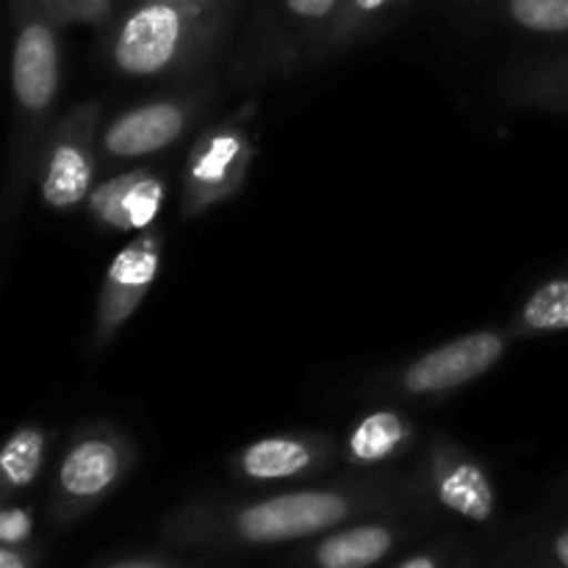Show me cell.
I'll list each match as a JSON object with an SVG mask.
<instances>
[{"instance_id":"17","label":"cell","mask_w":568,"mask_h":568,"mask_svg":"<svg viewBox=\"0 0 568 568\" xmlns=\"http://www.w3.org/2000/svg\"><path fill=\"white\" fill-rule=\"evenodd\" d=\"M399 3L403 0H342L331 28L322 37L320 50L322 53H333V50L347 48L349 42L372 31L383 17L392 14Z\"/></svg>"},{"instance_id":"11","label":"cell","mask_w":568,"mask_h":568,"mask_svg":"<svg viewBox=\"0 0 568 568\" xmlns=\"http://www.w3.org/2000/svg\"><path fill=\"white\" fill-rule=\"evenodd\" d=\"M430 486L442 508L471 525H488L497 514V488L486 466L447 438L430 449Z\"/></svg>"},{"instance_id":"24","label":"cell","mask_w":568,"mask_h":568,"mask_svg":"<svg viewBox=\"0 0 568 568\" xmlns=\"http://www.w3.org/2000/svg\"><path fill=\"white\" fill-rule=\"evenodd\" d=\"M552 560L560 568H568V527H566V530H560L558 536H555V541H552Z\"/></svg>"},{"instance_id":"16","label":"cell","mask_w":568,"mask_h":568,"mask_svg":"<svg viewBox=\"0 0 568 568\" xmlns=\"http://www.w3.org/2000/svg\"><path fill=\"white\" fill-rule=\"evenodd\" d=\"M564 331H568V277H555L525 300L510 336H544Z\"/></svg>"},{"instance_id":"23","label":"cell","mask_w":568,"mask_h":568,"mask_svg":"<svg viewBox=\"0 0 568 568\" xmlns=\"http://www.w3.org/2000/svg\"><path fill=\"white\" fill-rule=\"evenodd\" d=\"M394 568H442V555L438 552H419L405 558L403 564H397Z\"/></svg>"},{"instance_id":"21","label":"cell","mask_w":568,"mask_h":568,"mask_svg":"<svg viewBox=\"0 0 568 568\" xmlns=\"http://www.w3.org/2000/svg\"><path fill=\"white\" fill-rule=\"evenodd\" d=\"M33 532V514L22 505L6 503L3 514H0V544H11V547H26L31 541Z\"/></svg>"},{"instance_id":"25","label":"cell","mask_w":568,"mask_h":568,"mask_svg":"<svg viewBox=\"0 0 568 568\" xmlns=\"http://www.w3.org/2000/svg\"><path fill=\"white\" fill-rule=\"evenodd\" d=\"M105 568H175V566L159 558H133V560H122V564H111Z\"/></svg>"},{"instance_id":"12","label":"cell","mask_w":568,"mask_h":568,"mask_svg":"<svg viewBox=\"0 0 568 568\" xmlns=\"http://www.w3.org/2000/svg\"><path fill=\"white\" fill-rule=\"evenodd\" d=\"M166 197L164 178L153 170H128L98 183L87 197L89 216L120 233H144L161 214Z\"/></svg>"},{"instance_id":"13","label":"cell","mask_w":568,"mask_h":568,"mask_svg":"<svg viewBox=\"0 0 568 568\" xmlns=\"http://www.w3.org/2000/svg\"><path fill=\"white\" fill-rule=\"evenodd\" d=\"M403 532L388 521H358L320 536L305 552L308 568H375L397 549Z\"/></svg>"},{"instance_id":"26","label":"cell","mask_w":568,"mask_h":568,"mask_svg":"<svg viewBox=\"0 0 568 568\" xmlns=\"http://www.w3.org/2000/svg\"><path fill=\"white\" fill-rule=\"evenodd\" d=\"M549 72H568V70H560V67H555V70H549Z\"/></svg>"},{"instance_id":"20","label":"cell","mask_w":568,"mask_h":568,"mask_svg":"<svg viewBox=\"0 0 568 568\" xmlns=\"http://www.w3.org/2000/svg\"><path fill=\"white\" fill-rule=\"evenodd\" d=\"M39 9L59 28L105 26L114 14L116 0H37Z\"/></svg>"},{"instance_id":"5","label":"cell","mask_w":568,"mask_h":568,"mask_svg":"<svg viewBox=\"0 0 568 568\" xmlns=\"http://www.w3.org/2000/svg\"><path fill=\"white\" fill-rule=\"evenodd\" d=\"M253 120L255 103H247L194 139L183 166L181 214L186 220L203 216L242 192L258 150Z\"/></svg>"},{"instance_id":"22","label":"cell","mask_w":568,"mask_h":568,"mask_svg":"<svg viewBox=\"0 0 568 568\" xmlns=\"http://www.w3.org/2000/svg\"><path fill=\"white\" fill-rule=\"evenodd\" d=\"M33 564L37 555L28 547H11V544L0 547V568H33Z\"/></svg>"},{"instance_id":"14","label":"cell","mask_w":568,"mask_h":568,"mask_svg":"<svg viewBox=\"0 0 568 568\" xmlns=\"http://www.w3.org/2000/svg\"><path fill=\"white\" fill-rule=\"evenodd\" d=\"M414 442V425L399 410H372L361 416L347 433L344 453L355 466L388 464Z\"/></svg>"},{"instance_id":"28","label":"cell","mask_w":568,"mask_h":568,"mask_svg":"<svg viewBox=\"0 0 568 568\" xmlns=\"http://www.w3.org/2000/svg\"><path fill=\"white\" fill-rule=\"evenodd\" d=\"M116 3H122V0H116Z\"/></svg>"},{"instance_id":"18","label":"cell","mask_w":568,"mask_h":568,"mask_svg":"<svg viewBox=\"0 0 568 568\" xmlns=\"http://www.w3.org/2000/svg\"><path fill=\"white\" fill-rule=\"evenodd\" d=\"M503 11L530 33H568V0H503Z\"/></svg>"},{"instance_id":"27","label":"cell","mask_w":568,"mask_h":568,"mask_svg":"<svg viewBox=\"0 0 568 568\" xmlns=\"http://www.w3.org/2000/svg\"><path fill=\"white\" fill-rule=\"evenodd\" d=\"M466 3H483V0H466Z\"/></svg>"},{"instance_id":"4","label":"cell","mask_w":568,"mask_h":568,"mask_svg":"<svg viewBox=\"0 0 568 568\" xmlns=\"http://www.w3.org/2000/svg\"><path fill=\"white\" fill-rule=\"evenodd\" d=\"M136 466V447L120 427L94 422L81 427L67 444L53 483V521L81 519L125 483Z\"/></svg>"},{"instance_id":"3","label":"cell","mask_w":568,"mask_h":568,"mask_svg":"<svg viewBox=\"0 0 568 568\" xmlns=\"http://www.w3.org/2000/svg\"><path fill=\"white\" fill-rule=\"evenodd\" d=\"M14 42H11V103H14V142H11V194L37 172L42 131L61 87L59 26L39 9L37 0H11Z\"/></svg>"},{"instance_id":"7","label":"cell","mask_w":568,"mask_h":568,"mask_svg":"<svg viewBox=\"0 0 568 568\" xmlns=\"http://www.w3.org/2000/svg\"><path fill=\"white\" fill-rule=\"evenodd\" d=\"M161 255H164V233L144 231L105 266L98 311H94L92 355H98L144 303L161 272Z\"/></svg>"},{"instance_id":"15","label":"cell","mask_w":568,"mask_h":568,"mask_svg":"<svg viewBox=\"0 0 568 568\" xmlns=\"http://www.w3.org/2000/svg\"><path fill=\"white\" fill-rule=\"evenodd\" d=\"M50 438H53V430H44L39 425H20L6 438L3 453H0V494L6 503L31 488L42 475Z\"/></svg>"},{"instance_id":"19","label":"cell","mask_w":568,"mask_h":568,"mask_svg":"<svg viewBox=\"0 0 568 568\" xmlns=\"http://www.w3.org/2000/svg\"><path fill=\"white\" fill-rule=\"evenodd\" d=\"M342 0H277L283 22L303 37H316L322 42L325 31L331 28Z\"/></svg>"},{"instance_id":"10","label":"cell","mask_w":568,"mask_h":568,"mask_svg":"<svg viewBox=\"0 0 568 568\" xmlns=\"http://www.w3.org/2000/svg\"><path fill=\"white\" fill-rule=\"evenodd\" d=\"M333 458V442L322 433H281L264 436L239 449L231 469L239 480L255 486L303 480L325 469Z\"/></svg>"},{"instance_id":"1","label":"cell","mask_w":568,"mask_h":568,"mask_svg":"<svg viewBox=\"0 0 568 568\" xmlns=\"http://www.w3.org/2000/svg\"><path fill=\"white\" fill-rule=\"evenodd\" d=\"M372 488H297L236 505H192L166 521V536L186 547L255 549L320 538L381 508Z\"/></svg>"},{"instance_id":"9","label":"cell","mask_w":568,"mask_h":568,"mask_svg":"<svg viewBox=\"0 0 568 568\" xmlns=\"http://www.w3.org/2000/svg\"><path fill=\"white\" fill-rule=\"evenodd\" d=\"M197 111V98H161L133 105L100 131V155L109 161H128L161 153L189 131Z\"/></svg>"},{"instance_id":"6","label":"cell","mask_w":568,"mask_h":568,"mask_svg":"<svg viewBox=\"0 0 568 568\" xmlns=\"http://www.w3.org/2000/svg\"><path fill=\"white\" fill-rule=\"evenodd\" d=\"M100 103H78L48 133L37 159L39 197L53 211H72L94 189V170L100 153Z\"/></svg>"},{"instance_id":"2","label":"cell","mask_w":568,"mask_h":568,"mask_svg":"<svg viewBox=\"0 0 568 568\" xmlns=\"http://www.w3.org/2000/svg\"><path fill=\"white\" fill-rule=\"evenodd\" d=\"M239 0H133L109 37L120 75L170 78L192 70L231 28Z\"/></svg>"},{"instance_id":"8","label":"cell","mask_w":568,"mask_h":568,"mask_svg":"<svg viewBox=\"0 0 568 568\" xmlns=\"http://www.w3.org/2000/svg\"><path fill=\"white\" fill-rule=\"evenodd\" d=\"M508 342L510 336L503 331H475L438 344L405 366L399 375V392L408 397H433L475 383L505 358Z\"/></svg>"}]
</instances>
